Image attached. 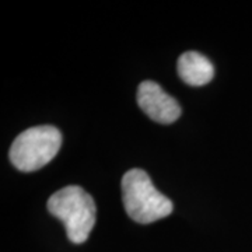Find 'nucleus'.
<instances>
[{
    "instance_id": "f257e3e1",
    "label": "nucleus",
    "mask_w": 252,
    "mask_h": 252,
    "mask_svg": "<svg viewBox=\"0 0 252 252\" xmlns=\"http://www.w3.org/2000/svg\"><path fill=\"white\" fill-rule=\"evenodd\" d=\"M48 210L66 227V234L73 244L87 241L95 225L97 207L89 192L81 187L69 185L55 192L48 200Z\"/></svg>"
},
{
    "instance_id": "f03ea898",
    "label": "nucleus",
    "mask_w": 252,
    "mask_h": 252,
    "mask_svg": "<svg viewBox=\"0 0 252 252\" xmlns=\"http://www.w3.org/2000/svg\"><path fill=\"white\" fill-rule=\"evenodd\" d=\"M122 200L126 213L140 224H149L172 213V202L158 192L147 172L129 170L122 178Z\"/></svg>"
},
{
    "instance_id": "7ed1b4c3",
    "label": "nucleus",
    "mask_w": 252,
    "mask_h": 252,
    "mask_svg": "<svg viewBox=\"0 0 252 252\" xmlns=\"http://www.w3.org/2000/svg\"><path fill=\"white\" fill-rule=\"evenodd\" d=\"M61 146L59 129L49 125L34 126L14 139L9 152L10 161L20 171H36L54 160Z\"/></svg>"
},
{
    "instance_id": "20e7f679",
    "label": "nucleus",
    "mask_w": 252,
    "mask_h": 252,
    "mask_svg": "<svg viewBox=\"0 0 252 252\" xmlns=\"http://www.w3.org/2000/svg\"><path fill=\"white\" fill-rule=\"evenodd\" d=\"M137 104L144 114L158 124L168 125L181 115L178 101L154 81H143L137 89Z\"/></svg>"
},
{
    "instance_id": "39448f33",
    "label": "nucleus",
    "mask_w": 252,
    "mask_h": 252,
    "mask_svg": "<svg viewBox=\"0 0 252 252\" xmlns=\"http://www.w3.org/2000/svg\"><path fill=\"white\" fill-rule=\"evenodd\" d=\"M178 74L189 86H205L215 76V67L206 56L198 52H185L178 59Z\"/></svg>"
}]
</instances>
